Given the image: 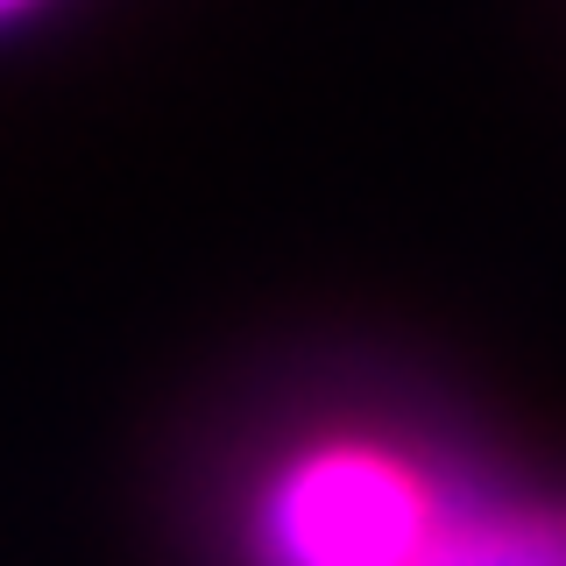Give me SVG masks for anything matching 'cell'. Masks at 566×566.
Masks as SVG:
<instances>
[{"label":"cell","mask_w":566,"mask_h":566,"mask_svg":"<svg viewBox=\"0 0 566 566\" xmlns=\"http://www.w3.org/2000/svg\"><path fill=\"white\" fill-rule=\"evenodd\" d=\"M453 495L403 447L312 439L262 482L248 538L255 566H418Z\"/></svg>","instance_id":"6da1fadb"},{"label":"cell","mask_w":566,"mask_h":566,"mask_svg":"<svg viewBox=\"0 0 566 566\" xmlns=\"http://www.w3.org/2000/svg\"><path fill=\"white\" fill-rule=\"evenodd\" d=\"M418 566H566V510L553 503H453Z\"/></svg>","instance_id":"7a4b0ae2"},{"label":"cell","mask_w":566,"mask_h":566,"mask_svg":"<svg viewBox=\"0 0 566 566\" xmlns=\"http://www.w3.org/2000/svg\"><path fill=\"white\" fill-rule=\"evenodd\" d=\"M22 8H35V0H0V22H8V14H22Z\"/></svg>","instance_id":"3957f363"}]
</instances>
